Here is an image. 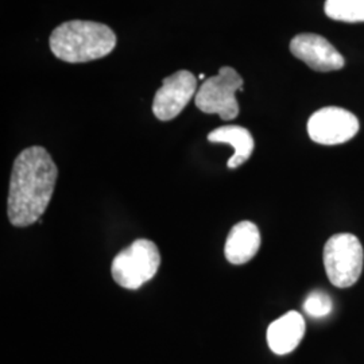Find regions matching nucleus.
Instances as JSON below:
<instances>
[{
    "instance_id": "5",
    "label": "nucleus",
    "mask_w": 364,
    "mask_h": 364,
    "mask_svg": "<svg viewBox=\"0 0 364 364\" xmlns=\"http://www.w3.org/2000/svg\"><path fill=\"white\" fill-rule=\"evenodd\" d=\"M243 91V78L231 66H223L219 75L200 85L195 96L196 107L204 114H216L223 120L239 115L236 92Z\"/></svg>"
},
{
    "instance_id": "12",
    "label": "nucleus",
    "mask_w": 364,
    "mask_h": 364,
    "mask_svg": "<svg viewBox=\"0 0 364 364\" xmlns=\"http://www.w3.org/2000/svg\"><path fill=\"white\" fill-rule=\"evenodd\" d=\"M324 10L333 21L347 23L364 22V0H326Z\"/></svg>"
},
{
    "instance_id": "8",
    "label": "nucleus",
    "mask_w": 364,
    "mask_h": 364,
    "mask_svg": "<svg viewBox=\"0 0 364 364\" xmlns=\"http://www.w3.org/2000/svg\"><path fill=\"white\" fill-rule=\"evenodd\" d=\"M290 52L316 72H333L344 66V58L324 37L305 33L290 42Z\"/></svg>"
},
{
    "instance_id": "11",
    "label": "nucleus",
    "mask_w": 364,
    "mask_h": 364,
    "mask_svg": "<svg viewBox=\"0 0 364 364\" xmlns=\"http://www.w3.org/2000/svg\"><path fill=\"white\" fill-rule=\"evenodd\" d=\"M208 141L212 144H227L234 147V156L230 158L227 166L236 169L246 164L252 156L255 142L251 132L240 126H223L208 134Z\"/></svg>"
},
{
    "instance_id": "1",
    "label": "nucleus",
    "mask_w": 364,
    "mask_h": 364,
    "mask_svg": "<svg viewBox=\"0 0 364 364\" xmlns=\"http://www.w3.org/2000/svg\"><path fill=\"white\" fill-rule=\"evenodd\" d=\"M57 177L58 169L43 147H28L16 156L7 201L13 225L22 228L41 220L52 200Z\"/></svg>"
},
{
    "instance_id": "4",
    "label": "nucleus",
    "mask_w": 364,
    "mask_h": 364,
    "mask_svg": "<svg viewBox=\"0 0 364 364\" xmlns=\"http://www.w3.org/2000/svg\"><path fill=\"white\" fill-rule=\"evenodd\" d=\"M323 258L326 277L333 287L340 289L352 287L363 272V246L355 235L331 236L326 243Z\"/></svg>"
},
{
    "instance_id": "13",
    "label": "nucleus",
    "mask_w": 364,
    "mask_h": 364,
    "mask_svg": "<svg viewBox=\"0 0 364 364\" xmlns=\"http://www.w3.org/2000/svg\"><path fill=\"white\" fill-rule=\"evenodd\" d=\"M304 311L313 318H323L333 311L332 299L323 290H314L304 302Z\"/></svg>"
},
{
    "instance_id": "6",
    "label": "nucleus",
    "mask_w": 364,
    "mask_h": 364,
    "mask_svg": "<svg viewBox=\"0 0 364 364\" xmlns=\"http://www.w3.org/2000/svg\"><path fill=\"white\" fill-rule=\"evenodd\" d=\"M359 131V120L352 112L326 107L316 111L308 120V134L313 142L326 146L341 144L351 141Z\"/></svg>"
},
{
    "instance_id": "9",
    "label": "nucleus",
    "mask_w": 364,
    "mask_h": 364,
    "mask_svg": "<svg viewBox=\"0 0 364 364\" xmlns=\"http://www.w3.org/2000/svg\"><path fill=\"white\" fill-rule=\"evenodd\" d=\"M305 320L299 312H287L273 321L267 329V344L277 355L294 351L305 335Z\"/></svg>"
},
{
    "instance_id": "3",
    "label": "nucleus",
    "mask_w": 364,
    "mask_h": 364,
    "mask_svg": "<svg viewBox=\"0 0 364 364\" xmlns=\"http://www.w3.org/2000/svg\"><path fill=\"white\" fill-rule=\"evenodd\" d=\"M159 264L161 255L156 243L138 239L114 258L111 274L119 287L136 290L156 277Z\"/></svg>"
},
{
    "instance_id": "2",
    "label": "nucleus",
    "mask_w": 364,
    "mask_h": 364,
    "mask_svg": "<svg viewBox=\"0 0 364 364\" xmlns=\"http://www.w3.org/2000/svg\"><path fill=\"white\" fill-rule=\"evenodd\" d=\"M115 46V33L107 25L91 21H69L55 27L50 36L53 54L69 64L103 58Z\"/></svg>"
},
{
    "instance_id": "7",
    "label": "nucleus",
    "mask_w": 364,
    "mask_h": 364,
    "mask_svg": "<svg viewBox=\"0 0 364 364\" xmlns=\"http://www.w3.org/2000/svg\"><path fill=\"white\" fill-rule=\"evenodd\" d=\"M197 93V78L188 70H178L164 78L162 87L156 91L153 112L156 119L168 122L178 117Z\"/></svg>"
},
{
    "instance_id": "10",
    "label": "nucleus",
    "mask_w": 364,
    "mask_h": 364,
    "mask_svg": "<svg viewBox=\"0 0 364 364\" xmlns=\"http://www.w3.org/2000/svg\"><path fill=\"white\" fill-rule=\"evenodd\" d=\"M260 247V232L252 221L235 224L227 236L224 255L232 264H245L252 259Z\"/></svg>"
}]
</instances>
